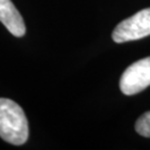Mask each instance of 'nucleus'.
I'll return each instance as SVG.
<instances>
[{
	"label": "nucleus",
	"instance_id": "obj_1",
	"mask_svg": "<svg viewBox=\"0 0 150 150\" xmlns=\"http://www.w3.org/2000/svg\"><path fill=\"white\" fill-rule=\"evenodd\" d=\"M28 136V120L22 108L10 99L0 98V137L11 145L21 146Z\"/></svg>",
	"mask_w": 150,
	"mask_h": 150
},
{
	"label": "nucleus",
	"instance_id": "obj_2",
	"mask_svg": "<svg viewBox=\"0 0 150 150\" xmlns=\"http://www.w3.org/2000/svg\"><path fill=\"white\" fill-rule=\"evenodd\" d=\"M147 36H150V8L122 20L112 32L113 41L117 43L139 40Z\"/></svg>",
	"mask_w": 150,
	"mask_h": 150
},
{
	"label": "nucleus",
	"instance_id": "obj_3",
	"mask_svg": "<svg viewBox=\"0 0 150 150\" xmlns=\"http://www.w3.org/2000/svg\"><path fill=\"white\" fill-rule=\"evenodd\" d=\"M120 90L132 96L150 86V57L130 64L120 78Z\"/></svg>",
	"mask_w": 150,
	"mask_h": 150
},
{
	"label": "nucleus",
	"instance_id": "obj_4",
	"mask_svg": "<svg viewBox=\"0 0 150 150\" xmlns=\"http://www.w3.org/2000/svg\"><path fill=\"white\" fill-rule=\"evenodd\" d=\"M0 21L16 37L26 33L23 19L11 0H0Z\"/></svg>",
	"mask_w": 150,
	"mask_h": 150
},
{
	"label": "nucleus",
	"instance_id": "obj_5",
	"mask_svg": "<svg viewBox=\"0 0 150 150\" xmlns=\"http://www.w3.org/2000/svg\"><path fill=\"white\" fill-rule=\"evenodd\" d=\"M134 128L139 134L146 138H150V111H147L142 116H140Z\"/></svg>",
	"mask_w": 150,
	"mask_h": 150
}]
</instances>
